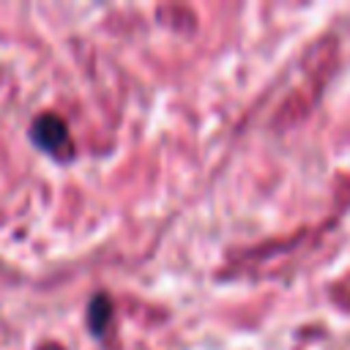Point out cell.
<instances>
[{
    "instance_id": "6da1fadb",
    "label": "cell",
    "mask_w": 350,
    "mask_h": 350,
    "mask_svg": "<svg viewBox=\"0 0 350 350\" xmlns=\"http://www.w3.org/2000/svg\"><path fill=\"white\" fill-rule=\"evenodd\" d=\"M33 139L46 150H60L68 142V129L57 115H41L33 123Z\"/></svg>"
},
{
    "instance_id": "7a4b0ae2",
    "label": "cell",
    "mask_w": 350,
    "mask_h": 350,
    "mask_svg": "<svg viewBox=\"0 0 350 350\" xmlns=\"http://www.w3.org/2000/svg\"><path fill=\"white\" fill-rule=\"evenodd\" d=\"M107 314H109V304H107L104 295H98V298L93 301V306H90V325H93V331H101V328H104Z\"/></svg>"
}]
</instances>
